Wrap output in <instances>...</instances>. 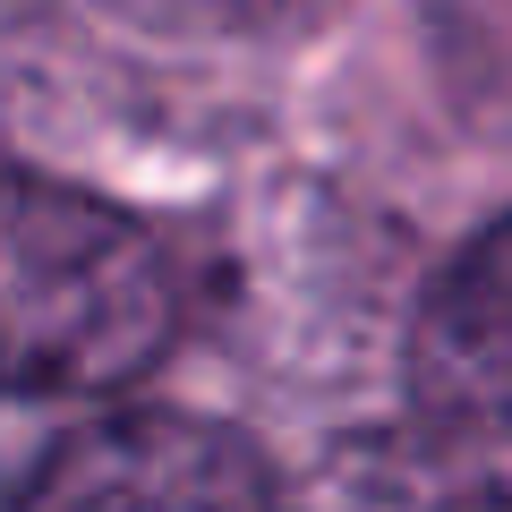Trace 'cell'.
<instances>
[{"instance_id":"1","label":"cell","mask_w":512,"mask_h":512,"mask_svg":"<svg viewBox=\"0 0 512 512\" xmlns=\"http://www.w3.org/2000/svg\"><path fill=\"white\" fill-rule=\"evenodd\" d=\"M9 393L103 402L180 342V256L94 188L18 171L9 188Z\"/></svg>"},{"instance_id":"2","label":"cell","mask_w":512,"mask_h":512,"mask_svg":"<svg viewBox=\"0 0 512 512\" xmlns=\"http://www.w3.org/2000/svg\"><path fill=\"white\" fill-rule=\"evenodd\" d=\"M9 512H282L274 461L188 410H103L18 478Z\"/></svg>"},{"instance_id":"3","label":"cell","mask_w":512,"mask_h":512,"mask_svg":"<svg viewBox=\"0 0 512 512\" xmlns=\"http://www.w3.org/2000/svg\"><path fill=\"white\" fill-rule=\"evenodd\" d=\"M410 402L453 436H512V214L427 282L410 316Z\"/></svg>"},{"instance_id":"4","label":"cell","mask_w":512,"mask_h":512,"mask_svg":"<svg viewBox=\"0 0 512 512\" xmlns=\"http://www.w3.org/2000/svg\"><path fill=\"white\" fill-rule=\"evenodd\" d=\"M333 512H512V487L487 461L436 453V444H384L333 487Z\"/></svg>"},{"instance_id":"5","label":"cell","mask_w":512,"mask_h":512,"mask_svg":"<svg viewBox=\"0 0 512 512\" xmlns=\"http://www.w3.org/2000/svg\"><path fill=\"white\" fill-rule=\"evenodd\" d=\"M444 18H453V35H461L453 60L487 94H504V103H512V0H453Z\"/></svg>"},{"instance_id":"6","label":"cell","mask_w":512,"mask_h":512,"mask_svg":"<svg viewBox=\"0 0 512 512\" xmlns=\"http://www.w3.org/2000/svg\"><path fill=\"white\" fill-rule=\"evenodd\" d=\"M120 18H146V26H171V35H222V26H256L274 18L282 0H103Z\"/></svg>"}]
</instances>
